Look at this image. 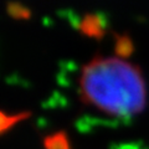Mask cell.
Returning <instances> with one entry per match:
<instances>
[{"label":"cell","mask_w":149,"mask_h":149,"mask_svg":"<svg viewBox=\"0 0 149 149\" xmlns=\"http://www.w3.org/2000/svg\"><path fill=\"white\" fill-rule=\"evenodd\" d=\"M80 91L85 102L116 117H132L147 103V87L139 70L118 57L92 60L82 70Z\"/></svg>","instance_id":"cell-1"}]
</instances>
